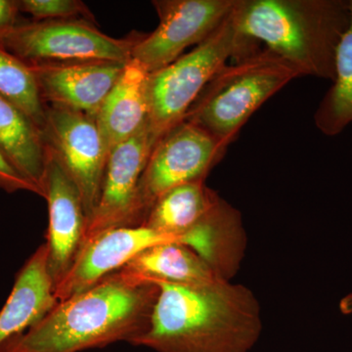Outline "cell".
<instances>
[{
    "mask_svg": "<svg viewBox=\"0 0 352 352\" xmlns=\"http://www.w3.org/2000/svg\"><path fill=\"white\" fill-rule=\"evenodd\" d=\"M149 328L134 344L156 352H249L263 331L258 298L244 285L155 282Z\"/></svg>",
    "mask_w": 352,
    "mask_h": 352,
    "instance_id": "cell-1",
    "label": "cell"
},
{
    "mask_svg": "<svg viewBox=\"0 0 352 352\" xmlns=\"http://www.w3.org/2000/svg\"><path fill=\"white\" fill-rule=\"evenodd\" d=\"M157 295L155 282L111 273L7 342L16 352H80L119 342L134 346L149 328Z\"/></svg>",
    "mask_w": 352,
    "mask_h": 352,
    "instance_id": "cell-2",
    "label": "cell"
},
{
    "mask_svg": "<svg viewBox=\"0 0 352 352\" xmlns=\"http://www.w3.org/2000/svg\"><path fill=\"white\" fill-rule=\"evenodd\" d=\"M238 32L283 58L300 76L333 82L336 53L351 23L349 0H236Z\"/></svg>",
    "mask_w": 352,
    "mask_h": 352,
    "instance_id": "cell-3",
    "label": "cell"
},
{
    "mask_svg": "<svg viewBox=\"0 0 352 352\" xmlns=\"http://www.w3.org/2000/svg\"><path fill=\"white\" fill-rule=\"evenodd\" d=\"M298 76H302L293 65L261 47L220 69L184 120L201 127L227 148L252 113Z\"/></svg>",
    "mask_w": 352,
    "mask_h": 352,
    "instance_id": "cell-4",
    "label": "cell"
},
{
    "mask_svg": "<svg viewBox=\"0 0 352 352\" xmlns=\"http://www.w3.org/2000/svg\"><path fill=\"white\" fill-rule=\"evenodd\" d=\"M261 46L245 38L234 23L232 11L208 38L147 80L148 127L157 141L184 120L212 76L229 58L249 56Z\"/></svg>",
    "mask_w": 352,
    "mask_h": 352,
    "instance_id": "cell-5",
    "label": "cell"
},
{
    "mask_svg": "<svg viewBox=\"0 0 352 352\" xmlns=\"http://www.w3.org/2000/svg\"><path fill=\"white\" fill-rule=\"evenodd\" d=\"M140 36L112 38L85 19L34 21L18 23L0 43L28 65L127 62Z\"/></svg>",
    "mask_w": 352,
    "mask_h": 352,
    "instance_id": "cell-6",
    "label": "cell"
},
{
    "mask_svg": "<svg viewBox=\"0 0 352 352\" xmlns=\"http://www.w3.org/2000/svg\"><path fill=\"white\" fill-rule=\"evenodd\" d=\"M226 149L189 120H183L164 133L153 148L139 182L135 226H143L154 204L166 192L206 180Z\"/></svg>",
    "mask_w": 352,
    "mask_h": 352,
    "instance_id": "cell-7",
    "label": "cell"
},
{
    "mask_svg": "<svg viewBox=\"0 0 352 352\" xmlns=\"http://www.w3.org/2000/svg\"><path fill=\"white\" fill-rule=\"evenodd\" d=\"M43 138L82 196L87 223L100 196L109 157L96 120L69 109L46 107Z\"/></svg>",
    "mask_w": 352,
    "mask_h": 352,
    "instance_id": "cell-8",
    "label": "cell"
},
{
    "mask_svg": "<svg viewBox=\"0 0 352 352\" xmlns=\"http://www.w3.org/2000/svg\"><path fill=\"white\" fill-rule=\"evenodd\" d=\"M236 0H157L153 1L160 24L140 36L131 59L148 73L164 68L182 56L189 46L208 38L232 11Z\"/></svg>",
    "mask_w": 352,
    "mask_h": 352,
    "instance_id": "cell-9",
    "label": "cell"
},
{
    "mask_svg": "<svg viewBox=\"0 0 352 352\" xmlns=\"http://www.w3.org/2000/svg\"><path fill=\"white\" fill-rule=\"evenodd\" d=\"M156 143L147 124L109 153L100 196L82 248L111 229L135 226L139 182Z\"/></svg>",
    "mask_w": 352,
    "mask_h": 352,
    "instance_id": "cell-10",
    "label": "cell"
},
{
    "mask_svg": "<svg viewBox=\"0 0 352 352\" xmlns=\"http://www.w3.org/2000/svg\"><path fill=\"white\" fill-rule=\"evenodd\" d=\"M44 199L48 204L50 226L46 236L47 270L54 289L80 256L87 228L82 196L57 160L46 149Z\"/></svg>",
    "mask_w": 352,
    "mask_h": 352,
    "instance_id": "cell-11",
    "label": "cell"
},
{
    "mask_svg": "<svg viewBox=\"0 0 352 352\" xmlns=\"http://www.w3.org/2000/svg\"><path fill=\"white\" fill-rule=\"evenodd\" d=\"M126 64L88 61L29 66L45 107L69 109L96 118Z\"/></svg>",
    "mask_w": 352,
    "mask_h": 352,
    "instance_id": "cell-12",
    "label": "cell"
},
{
    "mask_svg": "<svg viewBox=\"0 0 352 352\" xmlns=\"http://www.w3.org/2000/svg\"><path fill=\"white\" fill-rule=\"evenodd\" d=\"M46 256L45 244L39 245L16 275L0 310V346L38 323L57 305Z\"/></svg>",
    "mask_w": 352,
    "mask_h": 352,
    "instance_id": "cell-13",
    "label": "cell"
},
{
    "mask_svg": "<svg viewBox=\"0 0 352 352\" xmlns=\"http://www.w3.org/2000/svg\"><path fill=\"white\" fill-rule=\"evenodd\" d=\"M144 67L129 59L97 113V126L109 153L147 126V80Z\"/></svg>",
    "mask_w": 352,
    "mask_h": 352,
    "instance_id": "cell-14",
    "label": "cell"
},
{
    "mask_svg": "<svg viewBox=\"0 0 352 352\" xmlns=\"http://www.w3.org/2000/svg\"><path fill=\"white\" fill-rule=\"evenodd\" d=\"M131 281L166 282L183 286H203L222 279L187 245L166 243L153 245L116 271Z\"/></svg>",
    "mask_w": 352,
    "mask_h": 352,
    "instance_id": "cell-15",
    "label": "cell"
},
{
    "mask_svg": "<svg viewBox=\"0 0 352 352\" xmlns=\"http://www.w3.org/2000/svg\"><path fill=\"white\" fill-rule=\"evenodd\" d=\"M0 151L43 193L46 150L43 132L22 110L0 96Z\"/></svg>",
    "mask_w": 352,
    "mask_h": 352,
    "instance_id": "cell-16",
    "label": "cell"
},
{
    "mask_svg": "<svg viewBox=\"0 0 352 352\" xmlns=\"http://www.w3.org/2000/svg\"><path fill=\"white\" fill-rule=\"evenodd\" d=\"M219 198L206 180L180 185L157 199L142 226L179 238L189 248L187 234L201 223Z\"/></svg>",
    "mask_w": 352,
    "mask_h": 352,
    "instance_id": "cell-17",
    "label": "cell"
},
{
    "mask_svg": "<svg viewBox=\"0 0 352 352\" xmlns=\"http://www.w3.org/2000/svg\"><path fill=\"white\" fill-rule=\"evenodd\" d=\"M351 23L336 53V76L314 115L315 126L327 136H335L352 122V0Z\"/></svg>",
    "mask_w": 352,
    "mask_h": 352,
    "instance_id": "cell-18",
    "label": "cell"
},
{
    "mask_svg": "<svg viewBox=\"0 0 352 352\" xmlns=\"http://www.w3.org/2000/svg\"><path fill=\"white\" fill-rule=\"evenodd\" d=\"M0 96L22 110L43 131L46 107L31 67L0 43Z\"/></svg>",
    "mask_w": 352,
    "mask_h": 352,
    "instance_id": "cell-19",
    "label": "cell"
},
{
    "mask_svg": "<svg viewBox=\"0 0 352 352\" xmlns=\"http://www.w3.org/2000/svg\"><path fill=\"white\" fill-rule=\"evenodd\" d=\"M20 12L38 21L85 19L94 22L88 7L80 0H17Z\"/></svg>",
    "mask_w": 352,
    "mask_h": 352,
    "instance_id": "cell-20",
    "label": "cell"
},
{
    "mask_svg": "<svg viewBox=\"0 0 352 352\" xmlns=\"http://www.w3.org/2000/svg\"><path fill=\"white\" fill-rule=\"evenodd\" d=\"M0 189L7 193H16L19 191L31 192L43 198L41 190L23 177L14 168L12 164L9 163L8 160L1 151H0Z\"/></svg>",
    "mask_w": 352,
    "mask_h": 352,
    "instance_id": "cell-21",
    "label": "cell"
},
{
    "mask_svg": "<svg viewBox=\"0 0 352 352\" xmlns=\"http://www.w3.org/2000/svg\"><path fill=\"white\" fill-rule=\"evenodd\" d=\"M17 0H0V41L18 24Z\"/></svg>",
    "mask_w": 352,
    "mask_h": 352,
    "instance_id": "cell-22",
    "label": "cell"
},
{
    "mask_svg": "<svg viewBox=\"0 0 352 352\" xmlns=\"http://www.w3.org/2000/svg\"><path fill=\"white\" fill-rule=\"evenodd\" d=\"M340 309L344 314H352V294L344 296V298L340 300Z\"/></svg>",
    "mask_w": 352,
    "mask_h": 352,
    "instance_id": "cell-23",
    "label": "cell"
},
{
    "mask_svg": "<svg viewBox=\"0 0 352 352\" xmlns=\"http://www.w3.org/2000/svg\"><path fill=\"white\" fill-rule=\"evenodd\" d=\"M0 352H16L14 351L11 346H9L8 342H4L3 344L0 346Z\"/></svg>",
    "mask_w": 352,
    "mask_h": 352,
    "instance_id": "cell-24",
    "label": "cell"
}]
</instances>
